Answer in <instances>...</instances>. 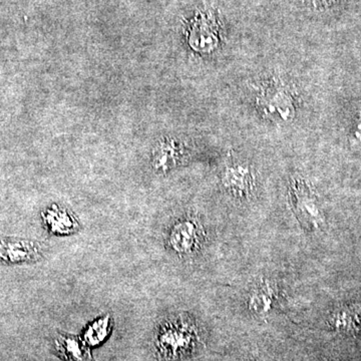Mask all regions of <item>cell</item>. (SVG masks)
<instances>
[{"instance_id":"obj_2","label":"cell","mask_w":361,"mask_h":361,"mask_svg":"<svg viewBox=\"0 0 361 361\" xmlns=\"http://www.w3.org/2000/svg\"><path fill=\"white\" fill-rule=\"evenodd\" d=\"M201 225L192 217L183 218L169 230L167 244L169 248L180 256L193 254L201 243Z\"/></svg>"},{"instance_id":"obj_1","label":"cell","mask_w":361,"mask_h":361,"mask_svg":"<svg viewBox=\"0 0 361 361\" xmlns=\"http://www.w3.org/2000/svg\"><path fill=\"white\" fill-rule=\"evenodd\" d=\"M197 339V329L191 320L184 317L169 320L157 332V355L161 360H178L193 350Z\"/></svg>"},{"instance_id":"obj_6","label":"cell","mask_w":361,"mask_h":361,"mask_svg":"<svg viewBox=\"0 0 361 361\" xmlns=\"http://www.w3.org/2000/svg\"><path fill=\"white\" fill-rule=\"evenodd\" d=\"M56 355L65 361H94L87 344L80 337L59 332L54 339Z\"/></svg>"},{"instance_id":"obj_3","label":"cell","mask_w":361,"mask_h":361,"mask_svg":"<svg viewBox=\"0 0 361 361\" xmlns=\"http://www.w3.org/2000/svg\"><path fill=\"white\" fill-rule=\"evenodd\" d=\"M258 104L266 116L274 120L290 121L294 116V104L290 94L281 87H270L263 90Z\"/></svg>"},{"instance_id":"obj_7","label":"cell","mask_w":361,"mask_h":361,"mask_svg":"<svg viewBox=\"0 0 361 361\" xmlns=\"http://www.w3.org/2000/svg\"><path fill=\"white\" fill-rule=\"evenodd\" d=\"M224 186L238 197L250 193L252 187L251 172L245 166H232L226 170L223 178Z\"/></svg>"},{"instance_id":"obj_11","label":"cell","mask_w":361,"mask_h":361,"mask_svg":"<svg viewBox=\"0 0 361 361\" xmlns=\"http://www.w3.org/2000/svg\"><path fill=\"white\" fill-rule=\"evenodd\" d=\"M274 290L268 284L259 287L252 292L249 297L248 305L252 312L264 314L272 308L274 303Z\"/></svg>"},{"instance_id":"obj_10","label":"cell","mask_w":361,"mask_h":361,"mask_svg":"<svg viewBox=\"0 0 361 361\" xmlns=\"http://www.w3.org/2000/svg\"><path fill=\"white\" fill-rule=\"evenodd\" d=\"M332 323L341 331H357L361 329V308L351 306L339 310L332 318Z\"/></svg>"},{"instance_id":"obj_12","label":"cell","mask_w":361,"mask_h":361,"mask_svg":"<svg viewBox=\"0 0 361 361\" xmlns=\"http://www.w3.org/2000/svg\"><path fill=\"white\" fill-rule=\"evenodd\" d=\"M330 0H313L315 6H323V4H329Z\"/></svg>"},{"instance_id":"obj_9","label":"cell","mask_w":361,"mask_h":361,"mask_svg":"<svg viewBox=\"0 0 361 361\" xmlns=\"http://www.w3.org/2000/svg\"><path fill=\"white\" fill-rule=\"evenodd\" d=\"M113 329V318L110 314L101 316L87 325L82 336V341L87 344V346H97L103 343L108 336H110Z\"/></svg>"},{"instance_id":"obj_4","label":"cell","mask_w":361,"mask_h":361,"mask_svg":"<svg viewBox=\"0 0 361 361\" xmlns=\"http://www.w3.org/2000/svg\"><path fill=\"white\" fill-rule=\"evenodd\" d=\"M42 257L40 244L30 240H0V262H35Z\"/></svg>"},{"instance_id":"obj_8","label":"cell","mask_w":361,"mask_h":361,"mask_svg":"<svg viewBox=\"0 0 361 361\" xmlns=\"http://www.w3.org/2000/svg\"><path fill=\"white\" fill-rule=\"evenodd\" d=\"M296 207L306 223L312 226L313 228H317L322 224V214L316 202L314 195L306 189L304 190L302 187H298L296 190Z\"/></svg>"},{"instance_id":"obj_5","label":"cell","mask_w":361,"mask_h":361,"mask_svg":"<svg viewBox=\"0 0 361 361\" xmlns=\"http://www.w3.org/2000/svg\"><path fill=\"white\" fill-rule=\"evenodd\" d=\"M42 221L47 231L56 236H68L80 231V224L70 211L54 205L42 213Z\"/></svg>"}]
</instances>
